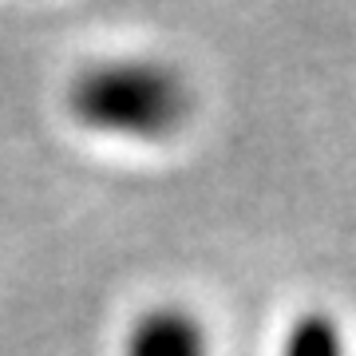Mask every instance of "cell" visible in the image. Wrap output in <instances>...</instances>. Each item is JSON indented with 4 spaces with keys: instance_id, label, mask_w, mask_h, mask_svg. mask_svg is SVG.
Here are the masks:
<instances>
[{
    "instance_id": "1",
    "label": "cell",
    "mask_w": 356,
    "mask_h": 356,
    "mask_svg": "<svg viewBox=\"0 0 356 356\" xmlns=\"http://www.w3.org/2000/svg\"><path fill=\"white\" fill-rule=\"evenodd\" d=\"M67 111L95 135L159 143L194 111L182 72L159 60H107L83 67L67 88Z\"/></svg>"
},
{
    "instance_id": "3",
    "label": "cell",
    "mask_w": 356,
    "mask_h": 356,
    "mask_svg": "<svg viewBox=\"0 0 356 356\" xmlns=\"http://www.w3.org/2000/svg\"><path fill=\"white\" fill-rule=\"evenodd\" d=\"M281 356H344L341 329L329 313H305L293 321V329L285 332Z\"/></svg>"
},
{
    "instance_id": "2",
    "label": "cell",
    "mask_w": 356,
    "mask_h": 356,
    "mask_svg": "<svg viewBox=\"0 0 356 356\" xmlns=\"http://www.w3.org/2000/svg\"><path fill=\"white\" fill-rule=\"evenodd\" d=\"M123 356H210V337L194 313L178 305H159L131 325Z\"/></svg>"
}]
</instances>
